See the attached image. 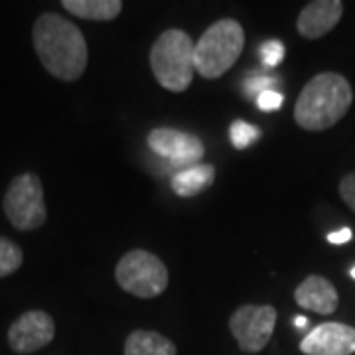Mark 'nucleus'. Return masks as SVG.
I'll list each match as a JSON object with an SVG mask.
<instances>
[{"instance_id":"obj_18","label":"nucleus","mask_w":355,"mask_h":355,"mask_svg":"<svg viewBox=\"0 0 355 355\" xmlns=\"http://www.w3.org/2000/svg\"><path fill=\"white\" fill-rule=\"evenodd\" d=\"M284 44L280 40H268L259 48V55L266 67H277L284 60Z\"/></svg>"},{"instance_id":"obj_11","label":"nucleus","mask_w":355,"mask_h":355,"mask_svg":"<svg viewBox=\"0 0 355 355\" xmlns=\"http://www.w3.org/2000/svg\"><path fill=\"white\" fill-rule=\"evenodd\" d=\"M343 16V4L340 0H316L302 8L298 16V34L306 40H318L331 32Z\"/></svg>"},{"instance_id":"obj_13","label":"nucleus","mask_w":355,"mask_h":355,"mask_svg":"<svg viewBox=\"0 0 355 355\" xmlns=\"http://www.w3.org/2000/svg\"><path fill=\"white\" fill-rule=\"evenodd\" d=\"M214 182H216V166L200 162V164L178 170L172 176L170 186H172V191L180 198H193L207 188H211Z\"/></svg>"},{"instance_id":"obj_20","label":"nucleus","mask_w":355,"mask_h":355,"mask_svg":"<svg viewBox=\"0 0 355 355\" xmlns=\"http://www.w3.org/2000/svg\"><path fill=\"white\" fill-rule=\"evenodd\" d=\"M277 85V79H272V77H254L251 81H247V93L249 95H261V93H265V91H270V87H275Z\"/></svg>"},{"instance_id":"obj_10","label":"nucleus","mask_w":355,"mask_h":355,"mask_svg":"<svg viewBox=\"0 0 355 355\" xmlns=\"http://www.w3.org/2000/svg\"><path fill=\"white\" fill-rule=\"evenodd\" d=\"M306 355H352L355 354V328L342 322L320 324L300 343Z\"/></svg>"},{"instance_id":"obj_8","label":"nucleus","mask_w":355,"mask_h":355,"mask_svg":"<svg viewBox=\"0 0 355 355\" xmlns=\"http://www.w3.org/2000/svg\"><path fill=\"white\" fill-rule=\"evenodd\" d=\"M146 142H148V148L154 154L170 160L180 170L188 168V166L200 164L203 154H205V146L196 135L176 130V128H154V130H150Z\"/></svg>"},{"instance_id":"obj_21","label":"nucleus","mask_w":355,"mask_h":355,"mask_svg":"<svg viewBox=\"0 0 355 355\" xmlns=\"http://www.w3.org/2000/svg\"><path fill=\"white\" fill-rule=\"evenodd\" d=\"M340 196L343 202L349 205V209L355 211V174H347L340 182Z\"/></svg>"},{"instance_id":"obj_7","label":"nucleus","mask_w":355,"mask_h":355,"mask_svg":"<svg viewBox=\"0 0 355 355\" xmlns=\"http://www.w3.org/2000/svg\"><path fill=\"white\" fill-rule=\"evenodd\" d=\"M277 326V308L243 304L229 318V330L245 354L263 352Z\"/></svg>"},{"instance_id":"obj_5","label":"nucleus","mask_w":355,"mask_h":355,"mask_svg":"<svg viewBox=\"0 0 355 355\" xmlns=\"http://www.w3.org/2000/svg\"><path fill=\"white\" fill-rule=\"evenodd\" d=\"M116 284L137 298H156L168 288V268L156 257L144 249L128 251L114 268Z\"/></svg>"},{"instance_id":"obj_16","label":"nucleus","mask_w":355,"mask_h":355,"mask_svg":"<svg viewBox=\"0 0 355 355\" xmlns=\"http://www.w3.org/2000/svg\"><path fill=\"white\" fill-rule=\"evenodd\" d=\"M24 261L22 249L10 239L0 237V279L14 275Z\"/></svg>"},{"instance_id":"obj_1","label":"nucleus","mask_w":355,"mask_h":355,"mask_svg":"<svg viewBox=\"0 0 355 355\" xmlns=\"http://www.w3.org/2000/svg\"><path fill=\"white\" fill-rule=\"evenodd\" d=\"M32 40L40 64L50 76L62 81H77L83 76L89 62L87 42L73 22L55 12L42 14L34 24Z\"/></svg>"},{"instance_id":"obj_2","label":"nucleus","mask_w":355,"mask_h":355,"mask_svg":"<svg viewBox=\"0 0 355 355\" xmlns=\"http://www.w3.org/2000/svg\"><path fill=\"white\" fill-rule=\"evenodd\" d=\"M354 103L349 81L340 73H318L298 95L294 105V121L304 130H326L347 114Z\"/></svg>"},{"instance_id":"obj_22","label":"nucleus","mask_w":355,"mask_h":355,"mask_svg":"<svg viewBox=\"0 0 355 355\" xmlns=\"http://www.w3.org/2000/svg\"><path fill=\"white\" fill-rule=\"evenodd\" d=\"M352 239V229L349 227H343V229H338V231H334L328 235V241L331 245H343V243H347Z\"/></svg>"},{"instance_id":"obj_17","label":"nucleus","mask_w":355,"mask_h":355,"mask_svg":"<svg viewBox=\"0 0 355 355\" xmlns=\"http://www.w3.org/2000/svg\"><path fill=\"white\" fill-rule=\"evenodd\" d=\"M259 137H261V128L254 127L251 123H245V121H233L229 127V139L237 150L249 148L259 140Z\"/></svg>"},{"instance_id":"obj_3","label":"nucleus","mask_w":355,"mask_h":355,"mask_svg":"<svg viewBox=\"0 0 355 355\" xmlns=\"http://www.w3.org/2000/svg\"><path fill=\"white\" fill-rule=\"evenodd\" d=\"M193 50L196 42L178 28H170L156 38L148 58L156 81L166 91L182 93L190 87L196 73Z\"/></svg>"},{"instance_id":"obj_14","label":"nucleus","mask_w":355,"mask_h":355,"mask_svg":"<svg viewBox=\"0 0 355 355\" xmlns=\"http://www.w3.org/2000/svg\"><path fill=\"white\" fill-rule=\"evenodd\" d=\"M125 355H178L176 343L158 331L137 330L125 342Z\"/></svg>"},{"instance_id":"obj_19","label":"nucleus","mask_w":355,"mask_h":355,"mask_svg":"<svg viewBox=\"0 0 355 355\" xmlns=\"http://www.w3.org/2000/svg\"><path fill=\"white\" fill-rule=\"evenodd\" d=\"M282 105H284V97H282L280 93H277L275 89L265 91V93H261V95L257 97V107H259L261 111H265V113L279 111Z\"/></svg>"},{"instance_id":"obj_9","label":"nucleus","mask_w":355,"mask_h":355,"mask_svg":"<svg viewBox=\"0 0 355 355\" xmlns=\"http://www.w3.org/2000/svg\"><path fill=\"white\" fill-rule=\"evenodd\" d=\"M55 336V322L44 310L24 312L8 330V345L16 354H34L50 345Z\"/></svg>"},{"instance_id":"obj_12","label":"nucleus","mask_w":355,"mask_h":355,"mask_svg":"<svg viewBox=\"0 0 355 355\" xmlns=\"http://www.w3.org/2000/svg\"><path fill=\"white\" fill-rule=\"evenodd\" d=\"M294 300L298 302L300 308L312 310V312L322 314V316H328L331 312H336L340 296H338V291L330 280L320 277V275H310L296 288Z\"/></svg>"},{"instance_id":"obj_6","label":"nucleus","mask_w":355,"mask_h":355,"mask_svg":"<svg viewBox=\"0 0 355 355\" xmlns=\"http://www.w3.org/2000/svg\"><path fill=\"white\" fill-rule=\"evenodd\" d=\"M2 207L14 229L32 231L42 227L48 219L42 180L30 172L14 178L4 193Z\"/></svg>"},{"instance_id":"obj_15","label":"nucleus","mask_w":355,"mask_h":355,"mask_svg":"<svg viewBox=\"0 0 355 355\" xmlns=\"http://www.w3.org/2000/svg\"><path fill=\"white\" fill-rule=\"evenodd\" d=\"M62 6L77 18L93 20V22L114 20L123 10L121 0H64Z\"/></svg>"},{"instance_id":"obj_24","label":"nucleus","mask_w":355,"mask_h":355,"mask_svg":"<svg viewBox=\"0 0 355 355\" xmlns=\"http://www.w3.org/2000/svg\"><path fill=\"white\" fill-rule=\"evenodd\" d=\"M352 277H354V279H355V266H354V268H352Z\"/></svg>"},{"instance_id":"obj_23","label":"nucleus","mask_w":355,"mask_h":355,"mask_svg":"<svg viewBox=\"0 0 355 355\" xmlns=\"http://www.w3.org/2000/svg\"><path fill=\"white\" fill-rule=\"evenodd\" d=\"M306 322H308V320H306L304 316H298V318H296V320H294V324H296L298 328H304Z\"/></svg>"},{"instance_id":"obj_4","label":"nucleus","mask_w":355,"mask_h":355,"mask_svg":"<svg viewBox=\"0 0 355 355\" xmlns=\"http://www.w3.org/2000/svg\"><path fill=\"white\" fill-rule=\"evenodd\" d=\"M245 48L243 26L231 18L217 20L196 42L193 64L196 73L205 79H217L225 76L239 60Z\"/></svg>"}]
</instances>
